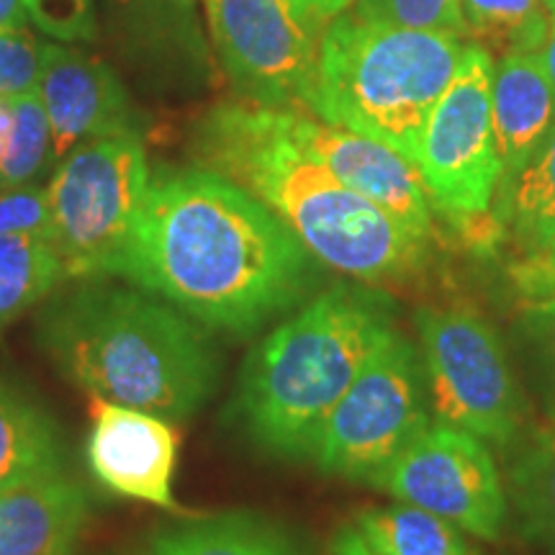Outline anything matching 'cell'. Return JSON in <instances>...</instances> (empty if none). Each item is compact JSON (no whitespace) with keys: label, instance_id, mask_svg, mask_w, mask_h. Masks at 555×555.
<instances>
[{"label":"cell","instance_id":"21","mask_svg":"<svg viewBox=\"0 0 555 555\" xmlns=\"http://www.w3.org/2000/svg\"><path fill=\"white\" fill-rule=\"evenodd\" d=\"M67 283L52 242L37 234L0 237V337Z\"/></svg>","mask_w":555,"mask_h":555},{"label":"cell","instance_id":"24","mask_svg":"<svg viewBox=\"0 0 555 555\" xmlns=\"http://www.w3.org/2000/svg\"><path fill=\"white\" fill-rule=\"evenodd\" d=\"M502 217L527 249H538L555 234V124L522 172L504 189Z\"/></svg>","mask_w":555,"mask_h":555},{"label":"cell","instance_id":"31","mask_svg":"<svg viewBox=\"0 0 555 555\" xmlns=\"http://www.w3.org/2000/svg\"><path fill=\"white\" fill-rule=\"evenodd\" d=\"M522 327L538 345L547 373L553 378V420H555V296L530 298L522 309Z\"/></svg>","mask_w":555,"mask_h":555},{"label":"cell","instance_id":"7","mask_svg":"<svg viewBox=\"0 0 555 555\" xmlns=\"http://www.w3.org/2000/svg\"><path fill=\"white\" fill-rule=\"evenodd\" d=\"M437 422L509 446L525 427V393L499 332L468 304L422 307L414 317Z\"/></svg>","mask_w":555,"mask_h":555},{"label":"cell","instance_id":"16","mask_svg":"<svg viewBox=\"0 0 555 555\" xmlns=\"http://www.w3.org/2000/svg\"><path fill=\"white\" fill-rule=\"evenodd\" d=\"M93 517V499L65 466L0 489V555H75Z\"/></svg>","mask_w":555,"mask_h":555},{"label":"cell","instance_id":"17","mask_svg":"<svg viewBox=\"0 0 555 555\" xmlns=\"http://www.w3.org/2000/svg\"><path fill=\"white\" fill-rule=\"evenodd\" d=\"M491 121L502 185L515 180L555 124V90L538 54H504L491 73Z\"/></svg>","mask_w":555,"mask_h":555},{"label":"cell","instance_id":"4","mask_svg":"<svg viewBox=\"0 0 555 555\" xmlns=\"http://www.w3.org/2000/svg\"><path fill=\"white\" fill-rule=\"evenodd\" d=\"M393 332L380 298L332 286L249 352L232 420L260 453L311 461L332 409Z\"/></svg>","mask_w":555,"mask_h":555},{"label":"cell","instance_id":"11","mask_svg":"<svg viewBox=\"0 0 555 555\" xmlns=\"http://www.w3.org/2000/svg\"><path fill=\"white\" fill-rule=\"evenodd\" d=\"M208 29L232 86L268 108H304L319 41L286 0H204Z\"/></svg>","mask_w":555,"mask_h":555},{"label":"cell","instance_id":"1","mask_svg":"<svg viewBox=\"0 0 555 555\" xmlns=\"http://www.w3.org/2000/svg\"><path fill=\"white\" fill-rule=\"evenodd\" d=\"M204 327L253 335L317 283V258L270 208L206 168L152 176L114 275Z\"/></svg>","mask_w":555,"mask_h":555},{"label":"cell","instance_id":"28","mask_svg":"<svg viewBox=\"0 0 555 555\" xmlns=\"http://www.w3.org/2000/svg\"><path fill=\"white\" fill-rule=\"evenodd\" d=\"M39 29L57 41H95L99 18L93 0H26Z\"/></svg>","mask_w":555,"mask_h":555},{"label":"cell","instance_id":"6","mask_svg":"<svg viewBox=\"0 0 555 555\" xmlns=\"http://www.w3.org/2000/svg\"><path fill=\"white\" fill-rule=\"evenodd\" d=\"M152 172L142 134L90 139L47 185L50 240L67 281L111 278L147 198Z\"/></svg>","mask_w":555,"mask_h":555},{"label":"cell","instance_id":"15","mask_svg":"<svg viewBox=\"0 0 555 555\" xmlns=\"http://www.w3.org/2000/svg\"><path fill=\"white\" fill-rule=\"evenodd\" d=\"M90 422L86 450L93 476L114 494L176 509L178 437L170 422L95 397L90 399Z\"/></svg>","mask_w":555,"mask_h":555},{"label":"cell","instance_id":"29","mask_svg":"<svg viewBox=\"0 0 555 555\" xmlns=\"http://www.w3.org/2000/svg\"><path fill=\"white\" fill-rule=\"evenodd\" d=\"M37 234L50 237V198L39 185H11L0 189V237Z\"/></svg>","mask_w":555,"mask_h":555},{"label":"cell","instance_id":"26","mask_svg":"<svg viewBox=\"0 0 555 555\" xmlns=\"http://www.w3.org/2000/svg\"><path fill=\"white\" fill-rule=\"evenodd\" d=\"M356 16L393 29L448 31L468 39L461 0H356Z\"/></svg>","mask_w":555,"mask_h":555},{"label":"cell","instance_id":"3","mask_svg":"<svg viewBox=\"0 0 555 555\" xmlns=\"http://www.w3.org/2000/svg\"><path fill=\"white\" fill-rule=\"evenodd\" d=\"M37 339L90 397L165 422L189 420L217 386V352L198 322L134 283L60 286L39 311Z\"/></svg>","mask_w":555,"mask_h":555},{"label":"cell","instance_id":"23","mask_svg":"<svg viewBox=\"0 0 555 555\" xmlns=\"http://www.w3.org/2000/svg\"><path fill=\"white\" fill-rule=\"evenodd\" d=\"M509 496L522 535L555 553V422L517 455L509 470Z\"/></svg>","mask_w":555,"mask_h":555},{"label":"cell","instance_id":"10","mask_svg":"<svg viewBox=\"0 0 555 555\" xmlns=\"http://www.w3.org/2000/svg\"><path fill=\"white\" fill-rule=\"evenodd\" d=\"M399 502L499 540L509 517L502 478L481 437L435 422L367 481Z\"/></svg>","mask_w":555,"mask_h":555},{"label":"cell","instance_id":"36","mask_svg":"<svg viewBox=\"0 0 555 555\" xmlns=\"http://www.w3.org/2000/svg\"><path fill=\"white\" fill-rule=\"evenodd\" d=\"M11 137V103L9 99H0V165H3L5 150H9Z\"/></svg>","mask_w":555,"mask_h":555},{"label":"cell","instance_id":"25","mask_svg":"<svg viewBox=\"0 0 555 555\" xmlns=\"http://www.w3.org/2000/svg\"><path fill=\"white\" fill-rule=\"evenodd\" d=\"M11 137L0 165V189L26 185L52 165V129L37 93L11 99Z\"/></svg>","mask_w":555,"mask_h":555},{"label":"cell","instance_id":"27","mask_svg":"<svg viewBox=\"0 0 555 555\" xmlns=\"http://www.w3.org/2000/svg\"><path fill=\"white\" fill-rule=\"evenodd\" d=\"M41 65H44V44H39L26 26L0 29V99L11 101L37 93Z\"/></svg>","mask_w":555,"mask_h":555},{"label":"cell","instance_id":"30","mask_svg":"<svg viewBox=\"0 0 555 555\" xmlns=\"http://www.w3.org/2000/svg\"><path fill=\"white\" fill-rule=\"evenodd\" d=\"M512 278L527 298L555 296V234L538 249H527L512 270Z\"/></svg>","mask_w":555,"mask_h":555},{"label":"cell","instance_id":"9","mask_svg":"<svg viewBox=\"0 0 555 555\" xmlns=\"http://www.w3.org/2000/svg\"><path fill=\"white\" fill-rule=\"evenodd\" d=\"M494 57L481 44H466L453 80L429 111L414 165L429 201L461 224L489 217L502 185L494 121H491Z\"/></svg>","mask_w":555,"mask_h":555},{"label":"cell","instance_id":"20","mask_svg":"<svg viewBox=\"0 0 555 555\" xmlns=\"http://www.w3.org/2000/svg\"><path fill=\"white\" fill-rule=\"evenodd\" d=\"M352 527L378 555H478L461 527L414 504L367 506Z\"/></svg>","mask_w":555,"mask_h":555},{"label":"cell","instance_id":"12","mask_svg":"<svg viewBox=\"0 0 555 555\" xmlns=\"http://www.w3.org/2000/svg\"><path fill=\"white\" fill-rule=\"evenodd\" d=\"M275 124L296 147L322 163L339 183L384 208L416 240L433 237V201L412 159L358 131L311 119L296 108H273Z\"/></svg>","mask_w":555,"mask_h":555},{"label":"cell","instance_id":"14","mask_svg":"<svg viewBox=\"0 0 555 555\" xmlns=\"http://www.w3.org/2000/svg\"><path fill=\"white\" fill-rule=\"evenodd\" d=\"M108 47L139 78L185 86L208 69L204 29L193 0H99Z\"/></svg>","mask_w":555,"mask_h":555},{"label":"cell","instance_id":"22","mask_svg":"<svg viewBox=\"0 0 555 555\" xmlns=\"http://www.w3.org/2000/svg\"><path fill=\"white\" fill-rule=\"evenodd\" d=\"M468 39L491 52L538 54L551 29L543 0H461Z\"/></svg>","mask_w":555,"mask_h":555},{"label":"cell","instance_id":"37","mask_svg":"<svg viewBox=\"0 0 555 555\" xmlns=\"http://www.w3.org/2000/svg\"><path fill=\"white\" fill-rule=\"evenodd\" d=\"M543 3H545V9L551 11V16H555V0H543Z\"/></svg>","mask_w":555,"mask_h":555},{"label":"cell","instance_id":"8","mask_svg":"<svg viewBox=\"0 0 555 555\" xmlns=\"http://www.w3.org/2000/svg\"><path fill=\"white\" fill-rule=\"evenodd\" d=\"M429 425L422 356L393 332L332 409L311 461L322 474L367 483Z\"/></svg>","mask_w":555,"mask_h":555},{"label":"cell","instance_id":"34","mask_svg":"<svg viewBox=\"0 0 555 555\" xmlns=\"http://www.w3.org/2000/svg\"><path fill=\"white\" fill-rule=\"evenodd\" d=\"M29 24L26 0H0V29H21Z\"/></svg>","mask_w":555,"mask_h":555},{"label":"cell","instance_id":"33","mask_svg":"<svg viewBox=\"0 0 555 555\" xmlns=\"http://www.w3.org/2000/svg\"><path fill=\"white\" fill-rule=\"evenodd\" d=\"M332 553L335 555H378L371 551V545L365 543L363 535H360L352 525H347L337 532L335 540H332Z\"/></svg>","mask_w":555,"mask_h":555},{"label":"cell","instance_id":"13","mask_svg":"<svg viewBox=\"0 0 555 555\" xmlns=\"http://www.w3.org/2000/svg\"><path fill=\"white\" fill-rule=\"evenodd\" d=\"M39 99L52 129V165L90 139L142 134V114L116 69L75 47L44 44Z\"/></svg>","mask_w":555,"mask_h":555},{"label":"cell","instance_id":"18","mask_svg":"<svg viewBox=\"0 0 555 555\" xmlns=\"http://www.w3.org/2000/svg\"><path fill=\"white\" fill-rule=\"evenodd\" d=\"M142 555H307L286 527L253 512L185 519L163 527L147 540Z\"/></svg>","mask_w":555,"mask_h":555},{"label":"cell","instance_id":"5","mask_svg":"<svg viewBox=\"0 0 555 555\" xmlns=\"http://www.w3.org/2000/svg\"><path fill=\"white\" fill-rule=\"evenodd\" d=\"M463 50L455 34L393 29L343 13L319 39L304 108L414 163L429 111L453 80Z\"/></svg>","mask_w":555,"mask_h":555},{"label":"cell","instance_id":"2","mask_svg":"<svg viewBox=\"0 0 555 555\" xmlns=\"http://www.w3.org/2000/svg\"><path fill=\"white\" fill-rule=\"evenodd\" d=\"M193 150L201 168L253 193L337 273L380 286L425 268L429 242L416 240L384 208L296 147L275 124L273 108L221 103L201 119Z\"/></svg>","mask_w":555,"mask_h":555},{"label":"cell","instance_id":"32","mask_svg":"<svg viewBox=\"0 0 555 555\" xmlns=\"http://www.w3.org/2000/svg\"><path fill=\"white\" fill-rule=\"evenodd\" d=\"M286 3L294 16L301 21L304 29L319 41L332 21L343 16L356 0H286Z\"/></svg>","mask_w":555,"mask_h":555},{"label":"cell","instance_id":"35","mask_svg":"<svg viewBox=\"0 0 555 555\" xmlns=\"http://www.w3.org/2000/svg\"><path fill=\"white\" fill-rule=\"evenodd\" d=\"M538 60H540V65H543L547 80H551V86L555 90V16H551V29H547L545 44L540 47Z\"/></svg>","mask_w":555,"mask_h":555},{"label":"cell","instance_id":"19","mask_svg":"<svg viewBox=\"0 0 555 555\" xmlns=\"http://www.w3.org/2000/svg\"><path fill=\"white\" fill-rule=\"evenodd\" d=\"M54 466H65L57 422L37 399L0 380V489Z\"/></svg>","mask_w":555,"mask_h":555}]
</instances>
